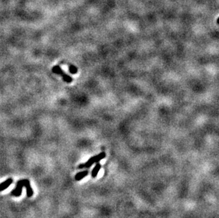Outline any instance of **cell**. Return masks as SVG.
I'll return each mask as SVG.
<instances>
[{"label": "cell", "mask_w": 219, "mask_h": 218, "mask_svg": "<svg viewBox=\"0 0 219 218\" xmlns=\"http://www.w3.org/2000/svg\"><path fill=\"white\" fill-rule=\"evenodd\" d=\"M106 157V153L105 152H101L97 155L94 156V157H91L86 163L85 164H80V166H78L79 168H89L93 164L96 163V162H99V161H101V160L104 158Z\"/></svg>", "instance_id": "cell-1"}, {"label": "cell", "mask_w": 219, "mask_h": 218, "mask_svg": "<svg viewBox=\"0 0 219 218\" xmlns=\"http://www.w3.org/2000/svg\"><path fill=\"white\" fill-rule=\"evenodd\" d=\"M53 72L54 73H55V74H59V75L62 76L63 78V80H64L65 82H67V83H70V82H72V78L71 77H70V76L67 75V74H66L62 70L61 68H60L59 66H58V65H57V66L53 67Z\"/></svg>", "instance_id": "cell-2"}, {"label": "cell", "mask_w": 219, "mask_h": 218, "mask_svg": "<svg viewBox=\"0 0 219 218\" xmlns=\"http://www.w3.org/2000/svg\"><path fill=\"white\" fill-rule=\"evenodd\" d=\"M25 181H26V179H22L17 182L16 188H14V190L12 191V193H11L12 195H13V196H15V197H19L20 195H21L22 188H23V187L24 186Z\"/></svg>", "instance_id": "cell-3"}, {"label": "cell", "mask_w": 219, "mask_h": 218, "mask_svg": "<svg viewBox=\"0 0 219 218\" xmlns=\"http://www.w3.org/2000/svg\"><path fill=\"white\" fill-rule=\"evenodd\" d=\"M24 187L26 188V189L27 197H28V198H31V197H32L33 195V190L32 188L31 187V185H30V181H28V179H26V181H25V184H24Z\"/></svg>", "instance_id": "cell-4"}, {"label": "cell", "mask_w": 219, "mask_h": 218, "mask_svg": "<svg viewBox=\"0 0 219 218\" xmlns=\"http://www.w3.org/2000/svg\"><path fill=\"white\" fill-rule=\"evenodd\" d=\"M12 182H13L12 179H8L5 181L0 184V191H3V190H6L12 184Z\"/></svg>", "instance_id": "cell-5"}, {"label": "cell", "mask_w": 219, "mask_h": 218, "mask_svg": "<svg viewBox=\"0 0 219 218\" xmlns=\"http://www.w3.org/2000/svg\"><path fill=\"white\" fill-rule=\"evenodd\" d=\"M88 173V171H82V172L77 173V174L75 175V180L76 181H80V180H82L85 177H86Z\"/></svg>", "instance_id": "cell-6"}, {"label": "cell", "mask_w": 219, "mask_h": 218, "mask_svg": "<svg viewBox=\"0 0 219 218\" xmlns=\"http://www.w3.org/2000/svg\"><path fill=\"white\" fill-rule=\"evenodd\" d=\"M100 168H101V164H100L99 163H97L96 164V166L94 167L92 171V176L93 178L96 177V176H97L98 173H99Z\"/></svg>", "instance_id": "cell-7"}, {"label": "cell", "mask_w": 219, "mask_h": 218, "mask_svg": "<svg viewBox=\"0 0 219 218\" xmlns=\"http://www.w3.org/2000/svg\"><path fill=\"white\" fill-rule=\"evenodd\" d=\"M69 70L70 72L72 73V74H76L77 72V68L74 67V65H70Z\"/></svg>", "instance_id": "cell-8"}]
</instances>
